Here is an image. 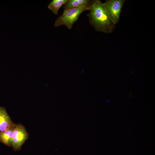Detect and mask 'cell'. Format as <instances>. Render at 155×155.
<instances>
[{"instance_id":"6da1fadb","label":"cell","mask_w":155,"mask_h":155,"mask_svg":"<svg viewBox=\"0 0 155 155\" xmlns=\"http://www.w3.org/2000/svg\"><path fill=\"white\" fill-rule=\"evenodd\" d=\"M90 24L98 32L111 33L115 28L99 0H92L91 9L87 14Z\"/></svg>"},{"instance_id":"7a4b0ae2","label":"cell","mask_w":155,"mask_h":155,"mask_svg":"<svg viewBox=\"0 0 155 155\" xmlns=\"http://www.w3.org/2000/svg\"><path fill=\"white\" fill-rule=\"evenodd\" d=\"M91 7H76L64 10L62 14L56 20L54 26L65 25L68 29L71 30L80 15L85 11H90Z\"/></svg>"},{"instance_id":"3957f363","label":"cell","mask_w":155,"mask_h":155,"mask_svg":"<svg viewBox=\"0 0 155 155\" xmlns=\"http://www.w3.org/2000/svg\"><path fill=\"white\" fill-rule=\"evenodd\" d=\"M125 0H106L103 4L108 17L115 25L119 22Z\"/></svg>"},{"instance_id":"277c9868","label":"cell","mask_w":155,"mask_h":155,"mask_svg":"<svg viewBox=\"0 0 155 155\" xmlns=\"http://www.w3.org/2000/svg\"><path fill=\"white\" fill-rule=\"evenodd\" d=\"M29 135L24 127L20 124H16L14 129L11 146L15 151L21 149L25 141L28 138Z\"/></svg>"},{"instance_id":"5b68a950","label":"cell","mask_w":155,"mask_h":155,"mask_svg":"<svg viewBox=\"0 0 155 155\" xmlns=\"http://www.w3.org/2000/svg\"><path fill=\"white\" fill-rule=\"evenodd\" d=\"M13 123L5 108L0 106V133L9 128Z\"/></svg>"},{"instance_id":"8992f818","label":"cell","mask_w":155,"mask_h":155,"mask_svg":"<svg viewBox=\"0 0 155 155\" xmlns=\"http://www.w3.org/2000/svg\"><path fill=\"white\" fill-rule=\"evenodd\" d=\"M16 124L13 123L10 127L5 131L0 133V141L5 145L11 146L13 131Z\"/></svg>"},{"instance_id":"52a82bcc","label":"cell","mask_w":155,"mask_h":155,"mask_svg":"<svg viewBox=\"0 0 155 155\" xmlns=\"http://www.w3.org/2000/svg\"><path fill=\"white\" fill-rule=\"evenodd\" d=\"M92 0H67L63 5L64 10L76 7H91Z\"/></svg>"},{"instance_id":"ba28073f","label":"cell","mask_w":155,"mask_h":155,"mask_svg":"<svg viewBox=\"0 0 155 155\" xmlns=\"http://www.w3.org/2000/svg\"><path fill=\"white\" fill-rule=\"evenodd\" d=\"M67 0H53L48 6V8L55 15H57L59 9Z\"/></svg>"}]
</instances>
